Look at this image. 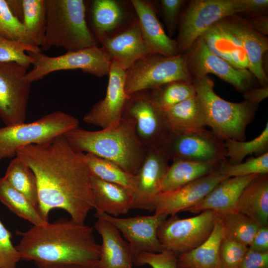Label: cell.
<instances>
[{
  "label": "cell",
  "instance_id": "6da1fadb",
  "mask_svg": "<svg viewBox=\"0 0 268 268\" xmlns=\"http://www.w3.org/2000/svg\"><path fill=\"white\" fill-rule=\"evenodd\" d=\"M64 135L41 144L19 149L22 159L35 174L37 182L38 211L46 222L54 208L66 211L74 222L83 224L94 209L92 174L83 157Z\"/></svg>",
  "mask_w": 268,
  "mask_h": 268
},
{
  "label": "cell",
  "instance_id": "7a4b0ae2",
  "mask_svg": "<svg viewBox=\"0 0 268 268\" xmlns=\"http://www.w3.org/2000/svg\"><path fill=\"white\" fill-rule=\"evenodd\" d=\"M17 234L21 237L15 246L21 260L33 261L39 268L53 264L91 263L100 259V246L92 228L71 219L33 225Z\"/></svg>",
  "mask_w": 268,
  "mask_h": 268
},
{
  "label": "cell",
  "instance_id": "3957f363",
  "mask_svg": "<svg viewBox=\"0 0 268 268\" xmlns=\"http://www.w3.org/2000/svg\"><path fill=\"white\" fill-rule=\"evenodd\" d=\"M64 136L75 150L112 161L133 175L137 174L148 150L138 137L135 121L125 116L101 130L78 127Z\"/></svg>",
  "mask_w": 268,
  "mask_h": 268
},
{
  "label": "cell",
  "instance_id": "277c9868",
  "mask_svg": "<svg viewBox=\"0 0 268 268\" xmlns=\"http://www.w3.org/2000/svg\"><path fill=\"white\" fill-rule=\"evenodd\" d=\"M46 27L41 51L52 47L75 51L97 46L86 20L83 0H45Z\"/></svg>",
  "mask_w": 268,
  "mask_h": 268
},
{
  "label": "cell",
  "instance_id": "5b68a950",
  "mask_svg": "<svg viewBox=\"0 0 268 268\" xmlns=\"http://www.w3.org/2000/svg\"><path fill=\"white\" fill-rule=\"evenodd\" d=\"M205 111L207 126L223 139L244 141L247 126L252 122L258 105L246 101L231 102L214 91L213 80L207 75L192 82Z\"/></svg>",
  "mask_w": 268,
  "mask_h": 268
},
{
  "label": "cell",
  "instance_id": "8992f818",
  "mask_svg": "<svg viewBox=\"0 0 268 268\" xmlns=\"http://www.w3.org/2000/svg\"><path fill=\"white\" fill-rule=\"evenodd\" d=\"M79 126L71 115L57 111L29 123L24 122L0 128V161L14 158L21 148L48 142Z\"/></svg>",
  "mask_w": 268,
  "mask_h": 268
},
{
  "label": "cell",
  "instance_id": "52a82bcc",
  "mask_svg": "<svg viewBox=\"0 0 268 268\" xmlns=\"http://www.w3.org/2000/svg\"><path fill=\"white\" fill-rule=\"evenodd\" d=\"M177 80L192 82L186 57L183 54L166 57L150 53L126 70L125 88L130 96Z\"/></svg>",
  "mask_w": 268,
  "mask_h": 268
},
{
  "label": "cell",
  "instance_id": "ba28073f",
  "mask_svg": "<svg viewBox=\"0 0 268 268\" xmlns=\"http://www.w3.org/2000/svg\"><path fill=\"white\" fill-rule=\"evenodd\" d=\"M32 59L33 68L26 75L31 83L53 72L80 69L98 77L108 75L112 60L104 49L98 46L50 57L41 52H28Z\"/></svg>",
  "mask_w": 268,
  "mask_h": 268
},
{
  "label": "cell",
  "instance_id": "9c48e42d",
  "mask_svg": "<svg viewBox=\"0 0 268 268\" xmlns=\"http://www.w3.org/2000/svg\"><path fill=\"white\" fill-rule=\"evenodd\" d=\"M169 160L220 164L226 159L225 140L212 131L179 133L168 130L158 147Z\"/></svg>",
  "mask_w": 268,
  "mask_h": 268
},
{
  "label": "cell",
  "instance_id": "30bf717a",
  "mask_svg": "<svg viewBox=\"0 0 268 268\" xmlns=\"http://www.w3.org/2000/svg\"><path fill=\"white\" fill-rule=\"evenodd\" d=\"M239 13V0H192L180 19L176 41L178 54L188 51L195 41L214 24Z\"/></svg>",
  "mask_w": 268,
  "mask_h": 268
},
{
  "label": "cell",
  "instance_id": "8fae6325",
  "mask_svg": "<svg viewBox=\"0 0 268 268\" xmlns=\"http://www.w3.org/2000/svg\"><path fill=\"white\" fill-rule=\"evenodd\" d=\"M218 216L206 210L192 217L181 219L176 214L166 218L157 232L163 250L178 255L199 246L211 234Z\"/></svg>",
  "mask_w": 268,
  "mask_h": 268
},
{
  "label": "cell",
  "instance_id": "7c38bea8",
  "mask_svg": "<svg viewBox=\"0 0 268 268\" xmlns=\"http://www.w3.org/2000/svg\"><path fill=\"white\" fill-rule=\"evenodd\" d=\"M26 70L14 62L0 63V118L5 125L25 122L31 88Z\"/></svg>",
  "mask_w": 268,
  "mask_h": 268
},
{
  "label": "cell",
  "instance_id": "4fadbf2b",
  "mask_svg": "<svg viewBox=\"0 0 268 268\" xmlns=\"http://www.w3.org/2000/svg\"><path fill=\"white\" fill-rule=\"evenodd\" d=\"M188 51L189 56L186 57L188 67L191 76H194V80L213 73L240 92L245 93L250 89L254 81L252 73L247 69L236 68L212 53L201 37Z\"/></svg>",
  "mask_w": 268,
  "mask_h": 268
},
{
  "label": "cell",
  "instance_id": "5bb4252c",
  "mask_svg": "<svg viewBox=\"0 0 268 268\" xmlns=\"http://www.w3.org/2000/svg\"><path fill=\"white\" fill-rule=\"evenodd\" d=\"M95 215L97 218L111 222L122 232L130 245L133 260L141 253H157L163 251L157 232L167 215L155 213L152 215L118 218L104 212H96Z\"/></svg>",
  "mask_w": 268,
  "mask_h": 268
},
{
  "label": "cell",
  "instance_id": "9a60e30c",
  "mask_svg": "<svg viewBox=\"0 0 268 268\" xmlns=\"http://www.w3.org/2000/svg\"><path fill=\"white\" fill-rule=\"evenodd\" d=\"M123 116L135 121L138 137L147 149L158 147L168 132L162 112L145 90L130 95Z\"/></svg>",
  "mask_w": 268,
  "mask_h": 268
},
{
  "label": "cell",
  "instance_id": "2e32d148",
  "mask_svg": "<svg viewBox=\"0 0 268 268\" xmlns=\"http://www.w3.org/2000/svg\"><path fill=\"white\" fill-rule=\"evenodd\" d=\"M228 178L229 177L220 173L218 167L210 174L177 190L160 192L153 200L155 213L172 216L179 212L187 211L199 203L219 183Z\"/></svg>",
  "mask_w": 268,
  "mask_h": 268
},
{
  "label": "cell",
  "instance_id": "e0dca14e",
  "mask_svg": "<svg viewBox=\"0 0 268 268\" xmlns=\"http://www.w3.org/2000/svg\"><path fill=\"white\" fill-rule=\"evenodd\" d=\"M125 72L126 70L112 61L105 96L84 115L85 123L104 129L121 119L130 96L125 88Z\"/></svg>",
  "mask_w": 268,
  "mask_h": 268
},
{
  "label": "cell",
  "instance_id": "ac0fdd59",
  "mask_svg": "<svg viewBox=\"0 0 268 268\" xmlns=\"http://www.w3.org/2000/svg\"><path fill=\"white\" fill-rule=\"evenodd\" d=\"M169 159L158 147L148 149L136 175V184L131 209L154 211L155 197L160 193V184L168 168Z\"/></svg>",
  "mask_w": 268,
  "mask_h": 268
},
{
  "label": "cell",
  "instance_id": "d6986e66",
  "mask_svg": "<svg viewBox=\"0 0 268 268\" xmlns=\"http://www.w3.org/2000/svg\"><path fill=\"white\" fill-rule=\"evenodd\" d=\"M99 42L111 60L125 70L139 59L152 53L142 38L136 19L122 30Z\"/></svg>",
  "mask_w": 268,
  "mask_h": 268
},
{
  "label": "cell",
  "instance_id": "ffe728a7",
  "mask_svg": "<svg viewBox=\"0 0 268 268\" xmlns=\"http://www.w3.org/2000/svg\"><path fill=\"white\" fill-rule=\"evenodd\" d=\"M241 41L246 52L249 70L262 86H267L268 78L264 67V57L268 48V39L254 30L245 21L231 16L220 20Z\"/></svg>",
  "mask_w": 268,
  "mask_h": 268
},
{
  "label": "cell",
  "instance_id": "44dd1931",
  "mask_svg": "<svg viewBox=\"0 0 268 268\" xmlns=\"http://www.w3.org/2000/svg\"><path fill=\"white\" fill-rule=\"evenodd\" d=\"M131 3L137 15L142 38L151 52L166 57L179 54L176 41L166 34L152 3L144 0H132Z\"/></svg>",
  "mask_w": 268,
  "mask_h": 268
},
{
  "label": "cell",
  "instance_id": "7402d4cb",
  "mask_svg": "<svg viewBox=\"0 0 268 268\" xmlns=\"http://www.w3.org/2000/svg\"><path fill=\"white\" fill-rule=\"evenodd\" d=\"M95 228L102 238L98 264L100 268H133V260L129 243L112 223L98 218Z\"/></svg>",
  "mask_w": 268,
  "mask_h": 268
},
{
  "label": "cell",
  "instance_id": "603a6c76",
  "mask_svg": "<svg viewBox=\"0 0 268 268\" xmlns=\"http://www.w3.org/2000/svg\"><path fill=\"white\" fill-rule=\"evenodd\" d=\"M260 174L228 178L219 183L199 203L187 211L194 213L210 210L218 216L233 210L241 193Z\"/></svg>",
  "mask_w": 268,
  "mask_h": 268
},
{
  "label": "cell",
  "instance_id": "cb8c5ba5",
  "mask_svg": "<svg viewBox=\"0 0 268 268\" xmlns=\"http://www.w3.org/2000/svg\"><path fill=\"white\" fill-rule=\"evenodd\" d=\"M200 37L212 53L236 68L249 70L248 59L240 40L221 21Z\"/></svg>",
  "mask_w": 268,
  "mask_h": 268
},
{
  "label": "cell",
  "instance_id": "d4e9b609",
  "mask_svg": "<svg viewBox=\"0 0 268 268\" xmlns=\"http://www.w3.org/2000/svg\"><path fill=\"white\" fill-rule=\"evenodd\" d=\"M91 187L96 212L117 217L127 213L131 209L134 193L124 187L92 175Z\"/></svg>",
  "mask_w": 268,
  "mask_h": 268
},
{
  "label": "cell",
  "instance_id": "484cf974",
  "mask_svg": "<svg viewBox=\"0 0 268 268\" xmlns=\"http://www.w3.org/2000/svg\"><path fill=\"white\" fill-rule=\"evenodd\" d=\"M162 113L167 129L171 132H194L207 126L204 108L197 94Z\"/></svg>",
  "mask_w": 268,
  "mask_h": 268
},
{
  "label": "cell",
  "instance_id": "4316f807",
  "mask_svg": "<svg viewBox=\"0 0 268 268\" xmlns=\"http://www.w3.org/2000/svg\"><path fill=\"white\" fill-rule=\"evenodd\" d=\"M225 236L222 220L216 218L208 238L193 250L177 255V268H221L219 249Z\"/></svg>",
  "mask_w": 268,
  "mask_h": 268
},
{
  "label": "cell",
  "instance_id": "83f0119b",
  "mask_svg": "<svg viewBox=\"0 0 268 268\" xmlns=\"http://www.w3.org/2000/svg\"><path fill=\"white\" fill-rule=\"evenodd\" d=\"M233 210L246 215L261 226L268 225V174L259 175L247 186Z\"/></svg>",
  "mask_w": 268,
  "mask_h": 268
},
{
  "label": "cell",
  "instance_id": "f1b7e54d",
  "mask_svg": "<svg viewBox=\"0 0 268 268\" xmlns=\"http://www.w3.org/2000/svg\"><path fill=\"white\" fill-rule=\"evenodd\" d=\"M160 184V192L177 190L216 170L219 164L184 159L172 161Z\"/></svg>",
  "mask_w": 268,
  "mask_h": 268
},
{
  "label": "cell",
  "instance_id": "f546056e",
  "mask_svg": "<svg viewBox=\"0 0 268 268\" xmlns=\"http://www.w3.org/2000/svg\"><path fill=\"white\" fill-rule=\"evenodd\" d=\"M125 16L124 9L118 1L93 0L91 6V18L98 40L115 34L122 26Z\"/></svg>",
  "mask_w": 268,
  "mask_h": 268
},
{
  "label": "cell",
  "instance_id": "4dcf8cb0",
  "mask_svg": "<svg viewBox=\"0 0 268 268\" xmlns=\"http://www.w3.org/2000/svg\"><path fill=\"white\" fill-rule=\"evenodd\" d=\"M22 6L26 43L40 48L46 27L45 0H22Z\"/></svg>",
  "mask_w": 268,
  "mask_h": 268
},
{
  "label": "cell",
  "instance_id": "1f68e13d",
  "mask_svg": "<svg viewBox=\"0 0 268 268\" xmlns=\"http://www.w3.org/2000/svg\"><path fill=\"white\" fill-rule=\"evenodd\" d=\"M3 178L38 210L36 177L31 168L22 159L17 156L12 158L7 167Z\"/></svg>",
  "mask_w": 268,
  "mask_h": 268
},
{
  "label": "cell",
  "instance_id": "d6a6232c",
  "mask_svg": "<svg viewBox=\"0 0 268 268\" xmlns=\"http://www.w3.org/2000/svg\"><path fill=\"white\" fill-rule=\"evenodd\" d=\"M83 159L91 174L102 180L121 185L134 193L136 175L130 174L115 163L90 153H83Z\"/></svg>",
  "mask_w": 268,
  "mask_h": 268
},
{
  "label": "cell",
  "instance_id": "836d02e7",
  "mask_svg": "<svg viewBox=\"0 0 268 268\" xmlns=\"http://www.w3.org/2000/svg\"><path fill=\"white\" fill-rule=\"evenodd\" d=\"M0 201L17 216L33 225H41L48 222L43 219L37 208L3 177L0 178Z\"/></svg>",
  "mask_w": 268,
  "mask_h": 268
},
{
  "label": "cell",
  "instance_id": "e575fe53",
  "mask_svg": "<svg viewBox=\"0 0 268 268\" xmlns=\"http://www.w3.org/2000/svg\"><path fill=\"white\" fill-rule=\"evenodd\" d=\"M149 94L154 105L163 112L195 96L196 93L192 82L177 80L151 89Z\"/></svg>",
  "mask_w": 268,
  "mask_h": 268
},
{
  "label": "cell",
  "instance_id": "d590c367",
  "mask_svg": "<svg viewBox=\"0 0 268 268\" xmlns=\"http://www.w3.org/2000/svg\"><path fill=\"white\" fill-rule=\"evenodd\" d=\"M219 216L222 220L225 236L247 247L261 226L246 215L234 210Z\"/></svg>",
  "mask_w": 268,
  "mask_h": 268
},
{
  "label": "cell",
  "instance_id": "8d00e7d4",
  "mask_svg": "<svg viewBox=\"0 0 268 268\" xmlns=\"http://www.w3.org/2000/svg\"><path fill=\"white\" fill-rule=\"evenodd\" d=\"M225 156L230 164H237L242 162L248 155L253 153L259 156L268 152V123L261 134L248 141L231 139L225 140Z\"/></svg>",
  "mask_w": 268,
  "mask_h": 268
},
{
  "label": "cell",
  "instance_id": "74e56055",
  "mask_svg": "<svg viewBox=\"0 0 268 268\" xmlns=\"http://www.w3.org/2000/svg\"><path fill=\"white\" fill-rule=\"evenodd\" d=\"M39 47L0 36V63L14 62L27 69L32 64L28 52H41Z\"/></svg>",
  "mask_w": 268,
  "mask_h": 268
},
{
  "label": "cell",
  "instance_id": "f35d334b",
  "mask_svg": "<svg viewBox=\"0 0 268 268\" xmlns=\"http://www.w3.org/2000/svg\"><path fill=\"white\" fill-rule=\"evenodd\" d=\"M218 170L227 177L268 174V152L234 165L225 159L219 164Z\"/></svg>",
  "mask_w": 268,
  "mask_h": 268
},
{
  "label": "cell",
  "instance_id": "ab89813d",
  "mask_svg": "<svg viewBox=\"0 0 268 268\" xmlns=\"http://www.w3.org/2000/svg\"><path fill=\"white\" fill-rule=\"evenodd\" d=\"M0 36L26 43L23 23L13 14L6 0H0Z\"/></svg>",
  "mask_w": 268,
  "mask_h": 268
},
{
  "label": "cell",
  "instance_id": "60d3db41",
  "mask_svg": "<svg viewBox=\"0 0 268 268\" xmlns=\"http://www.w3.org/2000/svg\"><path fill=\"white\" fill-rule=\"evenodd\" d=\"M248 249V247L224 236L219 249L221 268H239Z\"/></svg>",
  "mask_w": 268,
  "mask_h": 268
},
{
  "label": "cell",
  "instance_id": "b9f144b4",
  "mask_svg": "<svg viewBox=\"0 0 268 268\" xmlns=\"http://www.w3.org/2000/svg\"><path fill=\"white\" fill-rule=\"evenodd\" d=\"M21 260L11 241V233L0 220V268H17Z\"/></svg>",
  "mask_w": 268,
  "mask_h": 268
},
{
  "label": "cell",
  "instance_id": "7bdbcfd3",
  "mask_svg": "<svg viewBox=\"0 0 268 268\" xmlns=\"http://www.w3.org/2000/svg\"><path fill=\"white\" fill-rule=\"evenodd\" d=\"M177 255L175 253L163 251L160 253L143 252L133 260L136 266L148 265L152 268H177Z\"/></svg>",
  "mask_w": 268,
  "mask_h": 268
},
{
  "label": "cell",
  "instance_id": "ee69618b",
  "mask_svg": "<svg viewBox=\"0 0 268 268\" xmlns=\"http://www.w3.org/2000/svg\"><path fill=\"white\" fill-rule=\"evenodd\" d=\"M183 0H162L161 5L166 28L170 35L174 33Z\"/></svg>",
  "mask_w": 268,
  "mask_h": 268
},
{
  "label": "cell",
  "instance_id": "f6af8a7d",
  "mask_svg": "<svg viewBox=\"0 0 268 268\" xmlns=\"http://www.w3.org/2000/svg\"><path fill=\"white\" fill-rule=\"evenodd\" d=\"M239 268H268V252L259 253L248 247Z\"/></svg>",
  "mask_w": 268,
  "mask_h": 268
},
{
  "label": "cell",
  "instance_id": "bcb514c9",
  "mask_svg": "<svg viewBox=\"0 0 268 268\" xmlns=\"http://www.w3.org/2000/svg\"><path fill=\"white\" fill-rule=\"evenodd\" d=\"M240 13L252 14V15L266 14L268 7V0H239Z\"/></svg>",
  "mask_w": 268,
  "mask_h": 268
},
{
  "label": "cell",
  "instance_id": "7dc6e473",
  "mask_svg": "<svg viewBox=\"0 0 268 268\" xmlns=\"http://www.w3.org/2000/svg\"><path fill=\"white\" fill-rule=\"evenodd\" d=\"M248 247L255 252H268V225L260 227Z\"/></svg>",
  "mask_w": 268,
  "mask_h": 268
},
{
  "label": "cell",
  "instance_id": "c3c4849f",
  "mask_svg": "<svg viewBox=\"0 0 268 268\" xmlns=\"http://www.w3.org/2000/svg\"><path fill=\"white\" fill-rule=\"evenodd\" d=\"M247 23L255 31L266 36L268 34V18L267 14L251 15L245 20Z\"/></svg>",
  "mask_w": 268,
  "mask_h": 268
},
{
  "label": "cell",
  "instance_id": "681fc988",
  "mask_svg": "<svg viewBox=\"0 0 268 268\" xmlns=\"http://www.w3.org/2000/svg\"><path fill=\"white\" fill-rule=\"evenodd\" d=\"M268 86H262L260 88L250 89L244 93L245 101L254 104H258L268 97Z\"/></svg>",
  "mask_w": 268,
  "mask_h": 268
},
{
  "label": "cell",
  "instance_id": "f907efd6",
  "mask_svg": "<svg viewBox=\"0 0 268 268\" xmlns=\"http://www.w3.org/2000/svg\"><path fill=\"white\" fill-rule=\"evenodd\" d=\"M98 262L88 264H53L46 266L44 268H100Z\"/></svg>",
  "mask_w": 268,
  "mask_h": 268
}]
</instances>
